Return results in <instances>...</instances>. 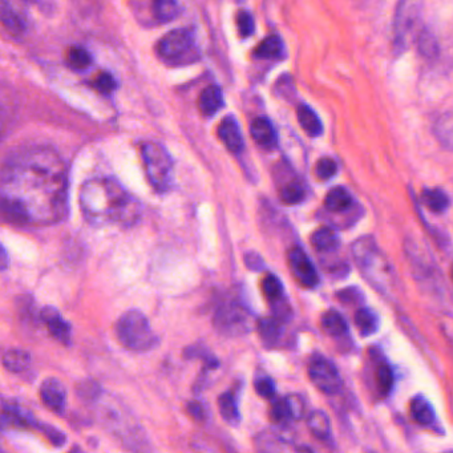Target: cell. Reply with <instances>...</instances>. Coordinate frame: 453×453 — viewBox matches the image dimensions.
<instances>
[{"mask_svg": "<svg viewBox=\"0 0 453 453\" xmlns=\"http://www.w3.org/2000/svg\"><path fill=\"white\" fill-rule=\"evenodd\" d=\"M68 210L67 167L47 146L22 149L0 172V213L25 226L59 224Z\"/></svg>", "mask_w": 453, "mask_h": 453, "instance_id": "1", "label": "cell"}, {"mask_svg": "<svg viewBox=\"0 0 453 453\" xmlns=\"http://www.w3.org/2000/svg\"><path fill=\"white\" fill-rule=\"evenodd\" d=\"M80 209L92 226H133L141 217V205L117 179L96 177L84 182Z\"/></svg>", "mask_w": 453, "mask_h": 453, "instance_id": "2", "label": "cell"}, {"mask_svg": "<svg viewBox=\"0 0 453 453\" xmlns=\"http://www.w3.org/2000/svg\"><path fill=\"white\" fill-rule=\"evenodd\" d=\"M352 255L371 285L381 290H385L393 285L394 272L391 263L378 248L374 238L362 237L357 239L352 245Z\"/></svg>", "mask_w": 453, "mask_h": 453, "instance_id": "3", "label": "cell"}, {"mask_svg": "<svg viewBox=\"0 0 453 453\" xmlns=\"http://www.w3.org/2000/svg\"><path fill=\"white\" fill-rule=\"evenodd\" d=\"M116 335L120 343L134 352H145L155 348L158 338L151 323L141 311L129 310L116 323Z\"/></svg>", "mask_w": 453, "mask_h": 453, "instance_id": "4", "label": "cell"}, {"mask_svg": "<svg viewBox=\"0 0 453 453\" xmlns=\"http://www.w3.org/2000/svg\"><path fill=\"white\" fill-rule=\"evenodd\" d=\"M157 56L169 65H185L198 60V48L194 32L189 28H177L162 36L155 46Z\"/></svg>", "mask_w": 453, "mask_h": 453, "instance_id": "5", "label": "cell"}, {"mask_svg": "<svg viewBox=\"0 0 453 453\" xmlns=\"http://www.w3.org/2000/svg\"><path fill=\"white\" fill-rule=\"evenodd\" d=\"M141 155L146 177L153 189L158 193L169 191L173 179V161L167 149L160 143L148 141L141 146Z\"/></svg>", "mask_w": 453, "mask_h": 453, "instance_id": "6", "label": "cell"}, {"mask_svg": "<svg viewBox=\"0 0 453 453\" xmlns=\"http://www.w3.org/2000/svg\"><path fill=\"white\" fill-rule=\"evenodd\" d=\"M254 321L250 311L242 305L230 302L222 305L215 315V328L217 333L225 336H241L250 333Z\"/></svg>", "mask_w": 453, "mask_h": 453, "instance_id": "7", "label": "cell"}, {"mask_svg": "<svg viewBox=\"0 0 453 453\" xmlns=\"http://www.w3.org/2000/svg\"><path fill=\"white\" fill-rule=\"evenodd\" d=\"M312 384L326 395H336L343 387V381L334 363L326 358H314L309 366Z\"/></svg>", "mask_w": 453, "mask_h": 453, "instance_id": "8", "label": "cell"}, {"mask_svg": "<svg viewBox=\"0 0 453 453\" xmlns=\"http://www.w3.org/2000/svg\"><path fill=\"white\" fill-rule=\"evenodd\" d=\"M418 20V4L414 0H402L395 19V43L400 49L406 47Z\"/></svg>", "mask_w": 453, "mask_h": 453, "instance_id": "9", "label": "cell"}, {"mask_svg": "<svg viewBox=\"0 0 453 453\" xmlns=\"http://www.w3.org/2000/svg\"><path fill=\"white\" fill-rule=\"evenodd\" d=\"M288 264L291 273L302 286L312 288L319 283V275L311 262L309 255L299 246L288 251Z\"/></svg>", "mask_w": 453, "mask_h": 453, "instance_id": "10", "label": "cell"}, {"mask_svg": "<svg viewBox=\"0 0 453 453\" xmlns=\"http://www.w3.org/2000/svg\"><path fill=\"white\" fill-rule=\"evenodd\" d=\"M40 397L43 403L56 414H63L67 407V390L64 384L55 378H49L42 383Z\"/></svg>", "mask_w": 453, "mask_h": 453, "instance_id": "11", "label": "cell"}, {"mask_svg": "<svg viewBox=\"0 0 453 453\" xmlns=\"http://www.w3.org/2000/svg\"><path fill=\"white\" fill-rule=\"evenodd\" d=\"M42 321L46 323L49 334L52 335L60 343L70 346L72 339V328L70 323L60 315L59 311L51 306L44 307L40 312Z\"/></svg>", "mask_w": 453, "mask_h": 453, "instance_id": "12", "label": "cell"}, {"mask_svg": "<svg viewBox=\"0 0 453 453\" xmlns=\"http://www.w3.org/2000/svg\"><path fill=\"white\" fill-rule=\"evenodd\" d=\"M218 136L231 153L238 155L243 151L245 148L243 136L239 128L238 121L233 116H227L221 121L218 127Z\"/></svg>", "mask_w": 453, "mask_h": 453, "instance_id": "13", "label": "cell"}, {"mask_svg": "<svg viewBox=\"0 0 453 453\" xmlns=\"http://www.w3.org/2000/svg\"><path fill=\"white\" fill-rule=\"evenodd\" d=\"M251 137L255 143L266 151H272L278 145V134L273 124L264 117H258L251 122Z\"/></svg>", "mask_w": 453, "mask_h": 453, "instance_id": "14", "label": "cell"}, {"mask_svg": "<svg viewBox=\"0 0 453 453\" xmlns=\"http://www.w3.org/2000/svg\"><path fill=\"white\" fill-rule=\"evenodd\" d=\"M224 94L219 87L209 85L203 89L198 98V108L203 116H215L224 107Z\"/></svg>", "mask_w": 453, "mask_h": 453, "instance_id": "15", "label": "cell"}, {"mask_svg": "<svg viewBox=\"0 0 453 453\" xmlns=\"http://www.w3.org/2000/svg\"><path fill=\"white\" fill-rule=\"evenodd\" d=\"M0 23L12 35H20L25 31L23 18L15 11L8 0H0Z\"/></svg>", "mask_w": 453, "mask_h": 453, "instance_id": "16", "label": "cell"}, {"mask_svg": "<svg viewBox=\"0 0 453 453\" xmlns=\"http://www.w3.org/2000/svg\"><path fill=\"white\" fill-rule=\"evenodd\" d=\"M352 203V196L342 186L331 189L324 198V206L331 213H346L347 210L351 209Z\"/></svg>", "mask_w": 453, "mask_h": 453, "instance_id": "17", "label": "cell"}, {"mask_svg": "<svg viewBox=\"0 0 453 453\" xmlns=\"http://www.w3.org/2000/svg\"><path fill=\"white\" fill-rule=\"evenodd\" d=\"M255 326L264 346L273 347L279 342L282 335V326H283L282 321H279L275 317H270V318H263Z\"/></svg>", "mask_w": 453, "mask_h": 453, "instance_id": "18", "label": "cell"}, {"mask_svg": "<svg viewBox=\"0 0 453 453\" xmlns=\"http://www.w3.org/2000/svg\"><path fill=\"white\" fill-rule=\"evenodd\" d=\"M285 46L282 39L278 35L266 37L258 47L254 49V59L276 60L283 58Z\"/></svg>", "mask_w": 453, "mask_h": 453, "instance_id": "19", "label": "cell"}, {"mask_svg": "<svg viewBox=\"0 0 453 453\" xmlns=\"http://www.w3.org/2000/svg\"><path fill=\"white\" fill-rule=\"evenodd\" d=\"M312 246L321 253H333L340 246V238L330 227H321L311 236Z\"/></svg>", "mask_w": 453, "mask_h": 453, "instance_id": "20", "label": "cell"}, {"mask_svg": "<svg viewBox=\"0 0 453 453\" xmlns=\"http://www.w3.org/2000/svg\"><path fill=\"white\" fill-rule=\"evenodd\" d=\"M420 201L436 215H442L451 205L448 194L442 189H424L420 196Z\"/></svg>", "mask_w": 453, "mask_h": 453, "instance_id": "21", "label": "cell"}, {"mask_svg": "<svg viewBox=\"0 0 453 453\" xmlns=\"http://www.w3.org/2000/svg\"><path fill=\"white\" fill-rule=\"evenodd\" d=\"M298 121L302 129L310 137H319L322 134V121L310 107L300 106L298 108Z\"/></svg>", "mask_w": 453, "mask_h": 453, "instance_id": "22", "label": "cell"}, {"mask_svg": "<svg viewBox=\"0 0 453 453\" xmlns=\"http://www.w3.org/2000/svg\"><path fill=\"white\" fill-rule=\"evenodd\" d=\"M1 362L7 370L19 374V372H23L24 370L28 369V366L31 363V357L28 352H25L23 350L11 348V350H7L3 352Z\"/></svg>", "mask_w": 453, "mask_h": 453, "instance_id": "23", "label": "cell"}, {"mask_svg": "<svg viewBox=\"0 0 453 453\" xmlns=\"http://www.w3.org/2000/svg\"><path fill=\"white\" fill-rule=\"evenodd\" d=\"M411 414L412 418L421 426H432L435 423V412L430 402L424 396H416L411 402Z\"/></svg>", "mask_w": 453, "mask_h": 453, "instance_id": "24", "label": "cell"}, {"mask_svg": "<svg viewBox=\"0 0 453 453\" xmlns=\"http://www.w3.org/2000/svg\"><path fill=\"white\" fill-rule=\"evenodd\" d=\"M218 407L219 412L224 420L229 424H237L241 420L239 415L238 404H237V397L231 391H227L218 397Z\"/></svg>", "mask_w": 453, "mask_h": 453, "instance_id": "25", "label": "cell"}, {"mask_svg": "<svg viewBox=\"0 0 453 453\" xmlns=\"http://www.w3.org/2000/svg\"><path fill=\"white\" fill-rule=\"evenodd\" d=\"M355 324L363 336H370L379 330V317L375 311L362 307L355 314Z\"/></svg>", "mask_w": 453, "mask_h": 453, "instance_id": "26", "label": "cell"}, {"mask_svg": "<svg viewBox=\"0 0 453 453\" xmlns=\"http://www.w3.org/2000/svg\"><path fill=\"white\" fill-rule=\"evenodd\" d=\"M307 427L311 433L321 440H326L331 435V424L328 416L323 411H314L307 419Z\"/></svg>", "mask_w": 453, "mask_h": 453, "instance_id": "27", "label": "cell"}, {"mask_svg": "<svg viewBox=\"0 0 453 453\" xmlns=\"http://www.w3.org/2000/svg\"><path fill=\"white\" fill-rule=\"evenodd\" d=\"M321 324H322L323 330L327 334L335 336V338L343 336L348 331V326H347L345 318L335 310L324 312Z\"/></svg>", "mask_w": 453, "mask_h": 453, "instance_id": "28", "label": "cell"}, {"mask_svg": "<svg viewBox=\"0 0 453 453\" xmlns=\"http://www.w3.org/2000/svg\"><path fill=\"white\" fill-rule=\"evenodd\" d=\"M281 200L286 205H298L306 198V191L298 181H290L281 189Z\"/></svg>", "mask_w": 453, "mask_h": 453, "instance_id": "29", "label": "cell"}, {"mask_svg": "<svg viewBox=\"0 0 453 453\" xmlns=\"http://www.w3.org/2000/svg\"><path fill=\"white\" fill-rule=\"evenodd\" d=\"M67 61L73 70L76 71H85L91 67L92 64V56L91 53L82 47H72L70 48L68 53H67Z\"/></svg>", "mask_w": 453, "mask_h": 453, "instance_id": "30", "label": "cell"}, {"mask_svg": "<svg viewBox=\"0 0 453 453\" xmlns=\"http://www.w3.org/2000/svg\"><path fill=\"white\" fill-rule=\"evenodd\" d=\"M153 12L157 20L170 22L179 15L177 0H153Z\"/></svg>", "mask_w": 453, "mask_h": 453, "instance_id": "31", "label": "cell"}, {"mask_svg": "<svg viewBox=\"0 0 453 453\" xmlns=\"http://www.w3.org/2000/svg\"><path fill=\"white\" fill-rule=\"evenodd\" d=\"M376 383H378V388L382 395L390 394L394 388V371L385 362H382L376 367Z\"/></svg>", "mask_w": 453, "mask_h": 453, "instance_id": "32", "label": "cell"}, {"mask_svg": "<svg viewBox=\"0 0 453 453\" xmlns=\"http://www.w3.org/2000/svg\"><path fill=\"white\" fill-rule=\"evenodd\" d=\"M436 136L439 137V140L442 141V145L451 148V143H452V117L449 113H447L445 116H442V119L438 121L436 127Z\"/></svg>", "mask_w": 453, "mask_h": 453, "instance_id": "33", "label": "cell"}, {"mask_svg": "<svg viewBox=\"0 0 453 453\" xmlns=\"http://www.w3.org/2000/svg\"><path fill=\"white\" fill-rule=\"evenodd\" d=\"M270 416H272L273 421L279 423V424L287 423L288 420L293 419L288 406H287L286 397H282V399H278V400L273 402L272 409H270Z\"/></svg>", "mask_w": 453, "mask_h": 453, "instance_id": "34", "label": "cell"}, {"mask_svg": "<svg viewBox=\"0 0 453 453\" xmlns=\"http://www.w3.org/2000/svg\"><path fill=\"white\" fill-rule=\"evenodd\" d=\"M92 87L103 95H110L112 92L116 91L117 83L110 73L103 72L92 82Z\"/></svg>", "mask_w": 453, "mask_h": 453, "instance_id": "35", "label": "cell"}, {"mask_svg": "<svg viewBox=\"0 0 453 453\" xmlns=\"http://www.w3.org/2000/svg\"><path fill=\"white\" fill-rule=\"evenodd\" d=\"M237 28H238L239 35L243 39L249 37L254 34L255 31V23L254 18L250 12L241 11L237 16Z\"/></svg>", "mask_w": 453, "mask_h": 453, "instance_id": "36", "label": "cell"}, {"mask_svg": "<svg viewBox=\"0 0 453 453\" xmlns=\"http://www.w3.org/2000/svg\"><path fill=\"white\" fill-rule=\"evenodd\" d=\"M338 172V165L333 158L324 157L317 162L315 173L321 179H330L334 177Z\"/></svg>", "mask_w": 453, "mask_h": 453, "instance_id": "37", "label": "cell"}, {"mask_svg": "<svg viewBox=\"0 0 453 453\" xmlns=\"http://www.w3.org/2000/svg\"><path fill=\"white\" fill-rule=\"evenodd\" d=\"M254 387H255V393L262 396L264 399H274L275 396V383L272 378L269 376H262V378H258L255 383H254Z\"/></svg>", "mask_w": 453, "mask_h": 453, "instance_id": "38", "label": "cell"}, {"mask_svg": "<svg viewBox=\"0 0 453 453\" xmlns=\"http://www.w3.org/2000/svg\"><path fill=\"white\" fill-rule=\"evenodd\" d=\"M287 406L293 419L303 418L305 415V400L299 395H288L286 396Z\"/></svg>", "mask_w": 453, "mask_h": 453, "instance_id": "39", "label": "cell"}, {"mask_svg": "<svg viewBox=\"0 0 453 453\" xmlns=\"http://www.w3.org/2000/svg\"><path fill=\"white\" fill-rule=\"evenodd\" d=\"M338 298L343 303H352V305H357V303L360 305L364 300L363 293L357 287H348V288L339 291Z\"/></svg>", "mask_w": 453, "mask_h": 453, "instance_id": "40", "label": "cell"}, {"mask_svg": "<svg viewBox=\"0 0 453 453\" xmlns=\"http://www.w3.org/2000/svg\"><path fill=\"white\" fill-rule=\"evenodd\" d=\"M436 49H438V44L430 34L424 32L420 36V51L424 56H430V58L433 56L436 53Z\"/></svg>", "mask_w": 453, "mask_h": 453, "instance_id": "41", "label": "cell"}, {"mask_svg": "<svg viewBox=\"0 0 453 453\" xmlns=\"http://www.w3.org/2000/svg\"><path fill=\"white\" fill-rule=\"evenodd\" d=\"M245 263L253 272H261L263 269L262 257L254 251H250L245 255Z\"/></svg>", "mask_w": 453, "mask_h": 453, "instance_id": "42", "label": "cell"}, {"mask_svg": "<svg viewBox=\"0 0 453 453\" xmlns=\"http://www.w3.org/2000/svg\"><path fill=\"white\" fill-rule=\"evenodd\" d=\"M10 266V255L4 246L0 243V272H4Z\"/></svg>", "mask_w": 453, "mask_h": 453, "instance_id": "43", "label": "cell"}, {"mask_svg": "<svg viewBox=\"0 0 453 453\" xmlns=\"http://www.w3.org/2000/svg\"><path fill=\"white\" fill-rule=\"evenodd\" d=\"M188 409H189V414L193 415L194 418H203V408L201 407V404H198V403H191V404H189V407H188Z\"/></svg>", "mask_w": 453, "mask_h": 453, "instance_id": "44", "label": "cell"}, {"mask_svg": "<svg viewBox=\"0 0 453 453\" xmlns=\"http://www.w3.org/2000/svg\"><path fill=\"white\" fill-rule=\"evenodd\" d=\"M27 3H35V4H39V6H43L44 4V1H42V0H27Z\"/></svg>", "mask_w": 453, "mask_h": 453, "instance_id": "45", "label": "cell"}]
</instances>
